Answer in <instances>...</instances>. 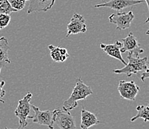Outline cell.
Wrapping results in <instances>:
<instances>
[{"instance_id":"8992f818","label":"cell","mask_w":149,"mask_h":129,"mask_svg":"<svg viewBox=\"0 0 149 129\" xmlns=\"http://www.w3.org/2000/svg\"><path fill=\"white\" fill-rule=\"evenodd\" d=\"M118 91L122 99L134 101L139 91V87L134 81L120 80L118 85Z\"/></svg>"},{"instance_id":"e0dca14e","label":"cell","mask_w":149,"mask_h":129,"mask_svg":"<svg viewBox=\"0 0 149 129\" xmlns=\"http://www.w3.org/2000/svg\"><path fill=\"white\" fill-rule=\"evenodd\" d=\"M17 11V10L12 8L8 0H0V14L1 13L10 14L13 12Z\"/></svg>"},{"instance_id":"5bb4252c","label":"cell","mask_w":149,"mask_h":129,"mask_svg":"<svg viewBox=\"0 0 149 129\" xmlns=\"http://www.w3.org/2000/svg\"><path fill=\"white\" fill-rule=\"evenodd\" d=\"M10 49L8 41L5 36L0 37V74L1 70L8 64H10V59L8 57V50Z\"/></svg>"},{"instance_id":"44dd1931","label":"cell","mask_w":149,"mask_h":129,"mask_svg":"<svg viewBox=\"0 0 149 129\" xmlns=\"http://www.w3.org/2000/svg\"><path fill=\"white\" fill-rule=\"evenodd\" d=\"M148 78H149V63L147 68H146V70L143 71V74H142V76H141V80H142L143 82H144L145 80Z\"/></svg>"},{"instance_id":"7c38bea8","label":"cell","mask_w":149,"mask_h":129,"mask_svg":"<svg viewBox=\"0 0 149 129\" xmlns=\"http://www.w3.org/2000/svg\"><path fill=\"white\" fill-rule=\"evenodd\" d=\"M56 0H31L27 13L28 14L33 12H46L52 8Z\"/></svg>"},{"instance_id":"7a4b0ae2","label":"cell","mask_w":149,"mask_h":129,"mask_svg":"<svg viewBox=\"0 0 149 129\" xmlns=\"http://www.w3.org/2000/svg\"><path fill=\"white\" fill-rule=\"evenodd\" d=\"M127 59H128V63H127L124 68L113 70L115 74H124L130 77L132 74H138L141 72L143 73L148 66L149 62L147 57L139 58V56H134L131 53H128Z\"/></svg>"},{"instance_id":"9c48e42d","label":"cell","mask_w":149,"mask_h":129,"mask_svg":"<svg viewBox=\"0 0 149 129\" xmlns=\"http://www.w3.org/2000/svg\"><path fill=\"white\" fill-rule=\"evenodd\" d=\"M67 31L66 37H68L71 34L85 33L87 31V26L85 24V18L79 13H74L67 25Z\"/></svg>"},{"instance_id":"ac0fdd59","label":"cell","mask_w":149,"mask_h":129,"mask_svg":"<svg viewBox=\"0 0 149 129\" xmlns=\"http://www.w3.org/2000/svg\"><path fill=\"white\" fill-rule=\"evenodd\" d=\"M8 1L12 8L19 11V10L24 9L27 2L31 1V0H8Z\"/></svg>"},{"instance_id":"2e32d148","label":"cell","mask_w":149,"mask_h":129,"mask_svg":"<svg viewBox=\"0 0 149 129\" xmlns=\"http://www.w3.org/2000/svg\"><path fill=\"white\" fill-rule=\"evenodd\" d=\"M137 114L131 119V122H134L139 118L144 119V122H149V106L146 105H138L136 107Z\"/></svg>"},{"instance_id":"277c9868","label":"cell","mask_w":149,"mask_h":129,"mask_svg":"<svg viewBox=\"0 0 149 129\" xmlns=\"http://www.w3.org/2000/svg\"><path fill=\"white\" fill-rule=\"evenodd\" d=\"M54 123L60 129H77L75 119L70 111L58 108L53 111Z\"/></svg>"},{"instance_id":"3957f363","label":"cell","mask_w":149,"mask_h":129,"mask_svg":"<svg viewBox=\"0 0 149 129\" xmlns=\"http://www.w3.org/2000/svg\"><path fill=\"white\" fill-rule=\"evenodd\" d=\"M32 96V93L28 92L22 100H19L17 107L14 111L15 115L19 119L20 129H24L28 126L27 119L31 111V100Z\"/></svg>"},{"instance_id":"8fae6325","label":"cell","mask_w":149,"mask_h":129,"mask_svg":"<svg viewBox=\"0 0 149 129\" xmlns=\"http://www.w3.org/2000/svg\"><path fill=\"white\" fill-rule=\"evenodd\" d=\"M123 44L120 41L116 40L113 44H104L101 43L100 44V47L101 49L111 57L115 58V59H118L125 66L126 65V62H125L124 59L123 58L122 53L120 51Z\"/></svg>"},{"instance_id":"ffe728a7","label":"cell","mask_w":149,"mask_h":129,"mask_svg":"<svg viewBox=\"0 0 149 129\" xmlns=\"http://www.w3.org/2000/svg\"><path fill=\"white\" fill-rule=\"evenodd\" d=\"M5 85V81H0V103H5V100H2L5 95V91L4 90V85Z\"/></svg>"},{"instance_id":"4fadbf2b","label":"cell","mask_w":149,"mask_h":129,"mask_svg":"<svg viewBox=\"0 0 149 129\" xmlns=\"http://www.w3.org/2000/svg\"><path fill=\"white\" fill-rule=\"evenodd\" d=\"M101 123V121L98 120L97 116L94 114L87 111L83 106L81 110V129H89L95 125Z\"/></svg>"},{"instance_id":"7402d4cb","label":"cell","mask_w":149,"mask_h":129,"mask_svg":"<svg viewBox=\"0 0 149 129\" xmlns=\"http://www.w3.org/2000/svg\"><path fill=\"white\" fill-rule=\"evenodd\" d=\"M145 23H148L149 24V17H148L147 20H146V22H145ZM146 35H149V28H148V29L147 30V31L146 32Z\"/></svg>"},{"instance_id":"30bf717a","label":"cell","mask_w":149,"mask_h":129,"mask_svg":"<svg viewBox=\"0 0 149 129\" xmlns=\"http://www.w3.org/2000/svg\"><path fill=\"white\" fill-rule=\"evenodd\" d=\"M144 2V0H110L107 2L94 5L95 8H109L115 10H121Z\"/></svg>"},{"instance_id":"9a60e30c","label":"cell","mask_w":149,"mask_h":129,"mask_svg":"<svg viewBox=\"0 0 149 129\" xmlns=\"http://www.w3.org/2000/svg\"><path fill=\"white\" fill-rule=\"evenodd\" d=\"M48 49L50 50L51 57L54 62H63L70 56V54L68 53L66 48L54 46L53 45H48Z\"/></svg>"},{"instance_id":"ba28073f","label":"cell","mask_w":149,"mask_h":129,"mask_svg":"<svg viewBox=\"0 0 149 129\" xmlns=\"http://www.w3.org/2000/svg\"><path fill=\"white\" fill-rule=\"evenodd\" d=\"M121 43L123 44L120 49L121 53H125L128 51L135 56H139V54L144 52V49L141 47L137 39L134 36L132 32H130L126 37L122 39Z\"/></svg>"},{"instance_id":"5b68a950","label":"cell","mask_w":149,"mask_h":129,"mask_svg":"<svg viewBox=\"0 0 149 129\" xmlns=\"http://www.w3.org/2000/svg\"><path fill=\"white\" fill-rule=\"evenodd\" d=\"M31 108L33 109L34 115L28 116V118L33 119V123H37L41 126H45L49 128V129L54 128L52 111H41L38 107L33 105H31Z\"/></svg>"},{"instance_id":"d4e9b609","label":"cell","mask_w":149,"mask_h":129,"mask_svg":"<svg viewBox=\"0 0 149 129\" xmlns=\"http://www.w3.org/2000/svg\"><path fill=\"white\" fill-rule=\"evenodd\" d=\"M102 2H104V0H102Z\"/></svg>"},{"instance_id":"6da1fadb","label":"cell","mask_w":149,"mask_h":129,"mask_svg":"<svg viewBox=\"0 0 149 129\" xmlns=\"http://www.w3.org/2000/svg\"><path fill=\"white\" fill-rule=\"evenodd\" d=\"M93 93L91 88L88 85H85L82 82L81 77L77 78L76 80L75 87L73 89L71 95L68 100H65L62 105V108L70 111L78 105L77 102L79 100H85L88 96Z\"/></svg>"},{"instance_id":"52a82bcc","label":"cell","mask_w":149,"mask_h":129,"mask_svg":"<svg viewBox=\"0 0 149 129\" xmlns=\"http://www.w3.org/2000/svg\"><path fill=\"white\" fill-rule=\"evenodd\" d=\"M134 19V15L132 11L128 13L122 12V13H113L108 17L109 22L116 25V29L119 31L128 29L131 27V22Z\"/></svg>"},{"instance_id":"484cf974","label":"cell","mask_w":149,"mask_h":129,"mask_svg":"<svg viewBox=\"0 0 149 129\" xmlns=\"http://www.w3.org/2000/svg\"><path fill=\"white\" fill-rule=\"evenodd\" d=\"M148 106H149V105H148Z\"/></svg>"},{"instance_id":"cb8c5ba5","label":"cell","mask_w":149,"mask_h":129,"mask_svg":"<svg viewBox=\"0 0 149 129\" xmlns=\"http://www.w3.org/2000/svg\"><path fill=\"white\" fill-rule=\"evenodd\" d=\"M5 129H19V128H8V127H5Z\"/></svg>"},{"instance_id":"603a6c76","label":"cell","mask_w":149,"mask_h":129,"mask_svg":"<svg viewBox=\"0 0 149 129\" xmlns=\"http://www.w3.org/2000/svg\"><path fill=\"white\" fill-rule=\"evenodd\" d=\"M145 2H146L148 5V12H149V0H145Z\"/></svg>"},{"instance_id":"d6986e66","label":"cell","mask_w":149,"mask_h":129,"mask_svg":"<svg viewBox=\"0 0 149 129\" xmlns=\"http://www.w3.org/2000/svg\"><path fill=\"white\" fill-rule=\"evenodd\" d=\"M10 19H11L10 14H8V13L0 14V31L9 25Z\"/></svg>"}]
</instances>
